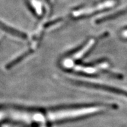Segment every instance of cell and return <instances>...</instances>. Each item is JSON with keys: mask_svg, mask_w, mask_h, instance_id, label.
I'll return each mask as SVG.
<instances>
[{"mask_svg": "<svg viewBox=\"0 0 127 127\" xmlns=\"http://www.w3.org/2000/svg\"><path fill=\"white\" fill-rule=\"evenodd\" d=\"M94 40H91L90 42L88 43L86 45L85 47H83V49H80L79 52H77V53L73 56V58L75 59H79V58L82 57V56L84 55V54L88 51L92 47V46L94 45Z\"/></svg>", "mask_w": 127, "mask_h": 127, "instance_id": "2", "label": "cell"}, {"mask_svg": "<svg viewBox=\"0 0 127 127\" xmlns=\"http://www.w3.org/2000/svg\"><path fill=\"white\" fill-rule=\"evenodd\" d=\"M99 110H100V107H88L52 112L49 113L47 115V118L49 120L52 121L63 120L65 119H71V118L83 116L90 114H93L94 112L99 111Z\"/></svg>", "mask_w": 127, "mask_h": 127, "instance_id": "1", "label": "cell"}]
</instances>
